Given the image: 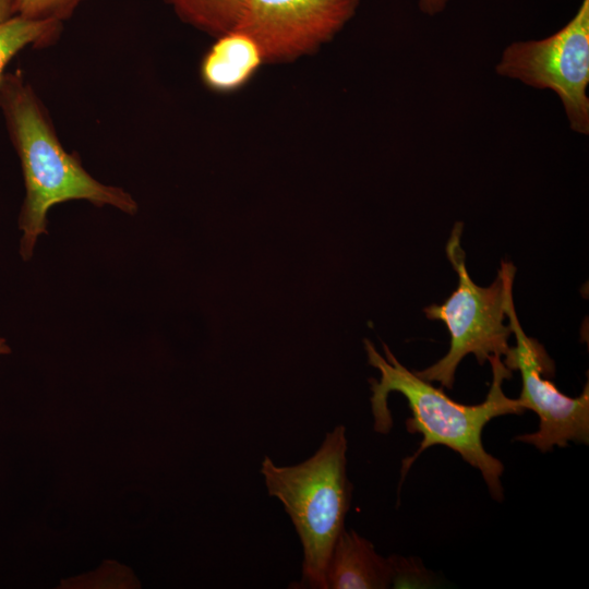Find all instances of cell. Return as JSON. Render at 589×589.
Returning a JSON list of instances; mask_svg holds the SVG:
<instances>
[{"label":"cell","instance_id":"obj_13","mask_svg":"<svg viewBox=\"0 0 589 589\" xmlns=\"http://www.w3.org/2000/svg\"><path fill=\"white\" fill-rule=\"evenodd\" d=\"M449 0H417L418 8L426 15L433 16L442 13Z\"/></svg>","mask_w":589,"mask_h":589},{"label":"cell","instance_id":"obj_10","mask_svg":"<svg viewBox=\"0 0 589 589\" xmlns=\"http://www.w3.org/2000/svg\"><path fill=\"white\" fill-rule=\"evenodd\" d=\"M187 25L217 38L232 31L244 0H161Z\"/></svg>","mask_w":589,"mask_h":589},{"label":"cell","instance_id":"obj_1","mask_svg":"<svg viewBox=\"0 0 589 589\" xmlns=\"http://www.w3.org/2000/svg\"><path fill=\"white\" fill-rule=\"evenodd\" d=\"M0 110L25 185L19 215L20 255L24 261L32 259L37 239L48 232L47 216L55 205L83 200L97 207L136 214L137 203L129 192L96 180L76 153L65 151L48 109L20 69L2 77Z\"/></svg>","mask_w":589,"mask_h":589},{"label":"cell","instance_id":"obj_14","mask_svg":"<svg viewBox=\"0 0 589 589\" xmlns=\"http://www.w3.org/2000/svg\"><path fill=\"white\" fill-rule=\"evenodd\" d=\"M9 17H11L10 0H0V22H3Z\"/></svg>","mask_w":589,"mask_h":589},{"label":"cell","instance_id":"obj_4","mask_svg":"<svg viewBox=\"0 0 589 589\" xmlns=\"http://www.w3.org/2000/svg\"><path fill=\"white\" fill-rule=\"evenodd\" d=\"M464 225L456 223L446 244V253L458 275L456 290L440 305L424 308L429 320L443 322L450 335L447 353L434 364L414 373L429 382L452 389L461 360L472 353L479 364L494 356H506L510 346L509 324H505L507 302L513 297L516 267L501 262L497 277L488 287L478 286L469 276L460 240Z\"/></svg>","mask_w":589,"mask_h":589},{"label":"cell","instance_id":"obj_12","mask_svg":"<svg viewBox=\"0 0 589 589\" xmlns=\"http://www.w3.org/2000/svg\"><path fill=\"white\" fill-rule=\"evenodd\" d=\"M85 0H10L11 16L62 23L71 19Z\"/></svg>","mask_w":589,"mask_h":589},{"label":"cell","instance_id":"obj_3","mask_svg":"<svg viewBox=\"0 0 589 589\" xmlns=\"http://www.w3.org/2000/svg\"><path fill=\"white\" fill-rule=\"evenodd\" d=\"M346 454V429L337 425L306 460L277 466L265 456L261 465L268 494L283 503L300 538L304 588L327 589V565L351 501Z\"/></svg>","mask_w":589,"mask_h":589},{"label":"cell","instance_id":"obj_8","mask_svg":"<svg viewBox=\"0 0 589 589\" xmlns=\"http://www.w3.org/2000/svg\"><path fill=\"white\" fill-rule=\"evenodd\" d=\"M263 64L256 41L235 28L215 38L201 60L200 77L211 92L230 94L245 86Z\"/></svg>","mask_w":589,"mask_h":589},{"label":"cell","instance_id":"obj_11","mask_svg":"<svg viewBox=\"0 0 589 589\" xmlns=\"http://www.w3.org/2000/svg\"><path fill=\"white\" fill-rule=\"evenodd\" d=\"M63 24L11 16L0 22V84L8 63L27 47L45 48L57 43Z\"/></svg>","mask_w":589,"mask_h":589},{"label":"cell","instance_id":"obj_2","mask_svg":"<svg viewBox=\"0 0 589 589\" xmlns=\"http://www.w3.org/2000/svg\"><path fill=\"white\" fill-rule=\"evenodd\" d=\"M368 362L380 371L378 381L370 380L371 407L374 418V430L386 434L393 426V419L387 406V397L392 392L405 396L411 410L406 426L410 433H420L422 441L418 450L402 461L401 479L405 478L414 460L433 445L446 446L477 468L493 498H503L501 476L504 466L489 454L482 443V431L493 418L504 414H520L525 410L517 399L507 397L502 389L506 378H510L512 370L494 356L489 359L492 366V383L485 399L478 405H462L450 399L441 388L419 377L414 371L402 365L386 344H383L385 357L364 340Z\"/></svg>","mask_w":589,"mask_h":589},{"label":"cell","instance_id":"obj_6","mask_svg":"<svg viewBox=\"0 0 589 589\" xmlns=\"http://www.w3.org/2000/svg\"><path fill=\"white\" fill-rule=\"evenodd\" d=\"M506 315L516 346L510 347L503 363L518 370L521 376V393L517 398L520 407L532 410L539 417L537 431L518 435L516 441L533 445L545 453L554 446L565 447L569 442L589 443V385L582 393L569 397L544 374L552 372L553 363L538 340L524 332L516 314L514 299L509 298Z\"/></svg>","mask_w":589,"mask_h":589},{"label":"cell","instance_id":"obj_15","mask_svg":"<svg viewBox=\"0 0 589 589\" xmlns=\"http://www.w3.org/2000/svg\"><path fill=\"white\" fill-rule=\"evenodd\" d=\"M11 352V349L9 345L7 344L4 338L0 337V356L8 354Z\"/></svg>","mask_w":589,"mask_h":589},{"label":"cell","instance_id":"obj_5","mask_svg":"<svg viewBox=\"0 0 589 589\" xmlns=\"http://www.w3.org/2000/svg\"><path fill=\"white\" fill-rule=\"evenodd\" d=\"M500 76L554 92L569 128L589 134V0L549 37L508 45L495 67Z\"/></svg>","mask_w":589,"mask_h":589},{"label":"cell","instance_id":"obj_7","mask_svg":"<svg viewBox=\"0 0 589 589\" xmlns=\"http://www.w3.org/2000/svg\"><path fill=\"white\" fill-rule=\"evenodd\" d=\"M359 4L360 0H244L235 28L256 41L265 64L292 62L329 43Z\"/></svg>","mask_w":589,"mask_h":589},{"label":"cell","instance_id":"obj_9","mask_svg":"<svg viewBox=\"0 0 589 589\" xmlns=\"http://www.w3.org/2000/svg\"><path fill=\"white\" fill-rule=\"evenodd\" d=\"M392 557L376 553L356 531L339 534L326 569L327 589H384L393 585Z\"/></svg>","mask_w":589,"mask_h":589}]
</instances>
